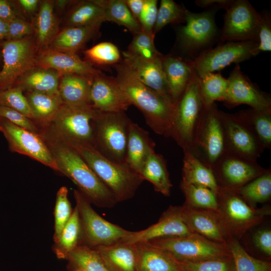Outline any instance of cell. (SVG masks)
<instances>
[{"label": "cell", "mask_w": 271, "mask_h": 271, "mask_svg": "<svg viewBox=\"0 0 271 271\" xmlns=\"http://www.w3.org/2000/svg\"><path fill=\"white\" fill-rule=\"evenodd\" d=\"M187 9L173 0H162L153 30V34L160 31L169 24L185 23Z\"/></svg>", "instance_id": "cell-45"}, {"label": "cell", "mask_w": 271, "mask_h": 271, "mask_svg": "<svg viewBox=\"0 0 271 271\" xmlns=\"http://www.w3.org/2000/svg\"><path fill=\"white\" fill-rule=\"evenodd\" d=\"M248 203H262L271 197V172L266 171L242 186L234 189Z\"/></svg>", "instance_id": "cell-40"}, {"label": "cell", "mask_w": 271, "mask_h": 271, "mask_svg": "<svg viewBox=\"0 0 271 271\" xmlns=\"http://www.w3.org/2000/svg\"><path fill=\"white\" fill-rule=\"evenodd\" d=\"M0 117L21 128L36 133H39V129L35 122L16 110L0 106Z\"/></svg>", "instance_id": "cell-50"}, {"label": "cell", "mask_w": 271, "mask_h": 271, "mask_svg": "<svg viewBox=\"0 0 271 271\" xmlns=\"http://www.w3.org/2000/svg\"><path fill=\"white\" fill-rule=\"evenodd\" d=\"M124 2L131 14L139 21L145 0H124Z\"/></svg>", "instance_id": "cell-56"}, {"label": "cell", "mask_w": 271, "mask_h": 271, "mask_svg": "<svg viewBox=\"0 0 271 271\" xmlns=\"http://www.w3.org/2000/svg\"><path fill=\"white\" fill-rule=\"evenodd\" d=\"M68 192L67 188L62 186L57 193L54 209V241L55 243L58 241L62 230L72 213L71 204L68 198Z\"/></svg>", "instance_id": "cell-48"}, {"label": "cell", "mask_w": 271, "mask_h": 271, "mask_svg": "<svg viewBox=\"0 0 271 271\" xmlns=\"http://www.w3.org/2000/svg\"><path fill=\"white\" fill-rule=\"evenodd\" d=\"M74 271H83V270H75Z\"/></svg>", "instance_id": "cell-62"}, {"label": "cell", "mask_w": 271, "mask_h": 271, "mask_svg": "<svg viewBox=\"0 0 271 271\" xmlns=\"http://www.w3.org/2000/svg\"><path fill=\"white\" fill-rule=\"evenodd\" d=\"M74 197L80 217L81 237L91 247L108 245L120 241L131 231L113 224L98 214L90 202L79 190H74Z\"/></svg>", "instance_id": "cell-10"}, {"label": "cell", "mask_w": 271, "mask_h": 271, "mask_svg": "<svg viewBox=\"0 0 271 271\" xmlns=\"http://www.w3.org/2000/svg\"><path fill=\"white\" fill-rule=\"evenodd\" d=\"M155 35L143 30L133 35V39L127 47V51L138 57L154 60L162 56L154 44Z\"/></svg>", "instance_id": "cell-47"}, {"label": "cell", "mask_w": 271, "mask_h": 271, "mask_svg": "<svg viewBox=\"0 0 271 271\" xmlns=\"http://www.w3.org/2000/svg\"><path fill=\"white\" fill-rule=\"evenodd\" d=\"M254 242L257 247L266 255H271V231L262 229L258 231L254 236Z\"/></svg>", "instance_id": "cell-54"}, {"label": "cell", "mask_w": 271, "mask_h": 271, "mask_svg": "<svg viewBox=\"0 0 271 271\" xmlns=\"http://www.w3.org/2000/svg\"><path fill=\"white\" fill-rule=\"evenodd\" d=\"M34 28L28 22L16 17L8 22V30L6 38L8 40H19L32 34Z\"/></svg>", "instance_id": "cell-53"}, {"label": "cell", "mask_w": 271, "mask_h": 271, "mask_svg": "<svg viewBox=\"0 0 271 271\" xmlns=\"http://www.w3.org/2000/svg\"><path fill=\"white\" fill-rule=\"evenodd\" d=\"M97 111L91 104L63 103L52 121L41 127H46L66 142L93 146V120Z\"/></svg>", "instance_id": "cell-7"}, {"label": "cell", "mask_w": 271, "mask_h": 271, "mask_svg": "<svg viewBox=\"0 0 271 271\" xmlns=\"http://www.w3.org/2000/svg\"><path fill=\"white\" fill-rule=\"evenodd\" d=\"M66 143L81 157L111 192L117 202L131 198L144 180L126 163H117L110 161L92 146Z\"/></svg>", "instance_id": "cell-3"}, {"label": "cell", "mask_w": 271, "mask_h": 271, "mask_svg": "<svg viewBox=\"0 0 271 271\" xmlns=\"http://www.w3.org/2000/svg\"><path fill=\"white\" fill-rule=\"evenodd\" d=\"M0 132H2V126L1 121V118H0Z\"/></svg>", "instance_id": "cell-61"}, {"label": "cell", "mask_w": 271, "mask_h": 271, "mask_svg": "<svg viewBox=\"0 0 271 271\" xmlns=\"http://www.w3.org/2000/svg\"><path fill=\"white\" fill-rule=\"evenodd\" d=\"M180 188L184 194V205L190 207L209 210L219 213L217 194L210 189L181 181Z\"/></svg>", "instance_id": "cell-37"}, {"label": "cell", "mask_w": 271, "mask_h": 271, "mask_svg": "<svg viewBox=\"0 0 271 271\" xmlns=\"http://www.w3.org/2000/svg\"><path fill=\"white\" fill-rule=\"evenodd\" d=\"M205 106L200 89V78L195 73L175 103L174 119L169 136L183 151H193Z\"/></svg>", "instance_id": "cell-4"}, {"label": "cell", "mask_w": 271, "mask_h": 271, "mask_svg": "<svg viewBox=\"0 0 271 271\" xmlns=\"http://www.w3.org/2000/svg\"><path fill=\"white\" fill-rule=\"evenodd\" d=\"M132 120L124 112L97 111L93 120V147L110 161L125 163L128 128Z\"/></svg>", "instance_id": "cell-6"}, {"label": "cell", "mask_w": 271, "mask_h": 271, "mask_svg": "<svg viewBox=\"0 0 271 271\" xmlns=\"http://www.w3.org/2000/svg\"><path fill=\"white\" fill-rule=\"evenodd\" d=\"M217 8L214 7L199 13L186 10L185 25L177 30V43L182 54L180 57L193 61L217 42H220L221 31L215 21Z\"/></svg>", "instance_id": "cell-5"}, {"label": "cell", "mask_w": 271, "mask_h": 271, "mask_svg": "<svg viewBox=\"0 0 271 271\" xmlns=\"http://www.w3.org/2000/svg\"><path fill=\"white\" fill-rule=\"evenodd\" d=\"M225 11L220 43L248 41L258 43L261 15L248 1L233 0Z\"/></svg>", "instance_id": "cell-13"}, {"label": "cell", "mask_w": 271, "mask_h": 271, "mask_svg": "<svg viewBox=\"0 0 271 271\" xmlns=\"http://www.w3.org/2000/svg\"><path fill=\"white\" fill-rule=\"evenodd\" d=\"M23 91L21 87L17 85L0 90V106L20 112L34 121L35 115L26 95L23 93Z\"/></svg>", "instance_id": "cell-46"}, {"label": "cell", "mask_w": 271, "mask_h": 271, "mask_svg": "<svg viewBox=\"0 0 271 271\" xmlns=\"http://www.w3.org/2000/svg\"><path fill=\"white\" fill-rule=\"evenodd\" d=\"M92 77L77 74L62 75L59 93L64 103L71 105L91 104L90 92Z\"/></svg>", "instance_id": "cell-28"}, {"label": "cell", "mask_w": 271, "mask_h": 271, "mask_svg": "<svg viewBox=\"0 0 271 271\" xmlns=\"http://www.w3.org/2000/svg\"><path fill=\"white\" fill-rule=\"evenodd\" d=\"M183 153L182 181L208 188L217 194L220 187L211 168L190 152Z\"/></svg>", "instance_id": "cell-30"}, {"label": "cell", "mask_w": 271, "mask_h": 271, "mask_svg": "<svg viewBox=\"0 0 271 271\" xmlns=\"http://www.w3.org/2000/svg\"><path fill=\"white\" fill-rule=\"evenodd\" d=\"M36 45L40 51L49 48L58 33V20L52 1H44L40 7L35 24Z\"/></svg>", "instance_id": "cell-33"}, {"label": "cell", "mask_w": 271, "mask_h": 271, "mask_svg": "<svg viewBox=\"0 0 271 271\" xmlns=\"http://www.w3.org/2000/svg\"><path fill=\"white\" fill-rule=\"evenodd\" d=\"M136 244L137 271H183L179 261L166 251L147 242Z\"/></svg>", "instance_id": "cell-27"}, {"label": "cell", "mask_w": 271, "mask_h": 271, "mask_svg": "<svg viewBox=\"0 0 271 271\" xmlns=\"http://www.w3.org/2000/svg\"><path fill=\"white\" fill-rule=\"evenodd\" d=\"M38 49L29 37L7 40L3 45V66L0 71V90L14 86L18 80L36 67Z\"/></svg>", "instance_id": "cell-14"}, {"label": "cell", "mask_w": 271, "mask_h": 271, "mask_svg": "<svg viewBox=\"0 0 271 271\" xmlns=\"http://www.w3.org/2000/svg\"><path fill=\"white\" fill-rule=\"evenodd\" d=\"M217 196L219 214L230 237L240 236L270 213L269 208H253L233 189L220 187Z\"/></svg>", "instance_id": "cell-9"}, {"label": "cell", "mask_w": 271, "mask_h": 271, "mask_svg": "<svg viewBox=\"0 0 271 271\" xmlns=\"http://www.w3.org/2000/svg\"><path fill=\"white\" fill-rule=\"evenodd\" d=\"M161 64L172 100L175 104L195 74L192 61L169 54L162 56Z\"/></svg>", "instance_id": "cell-24"}, {"label": "cell", "mask_w": 271, "mask_h": 271, "mask_svg": "<svg viewBox=\"0 0 271 271\" xmlns=\"http://www.w3.org/2000/svg\"><path fill=\"white\" fill-rule=\"evenodd\" d=\"M70 3L69 1L61 0L56 1L55 2L56 7L59 9H63L67 7L68 4Z\"/></svg>", "instance_id": "cell-60"}, {"label": "cell", "mask_w": 271, "mask_h": 271, "mask_svg": "<svg viewBox=\"0 0 271 271\" xmlns=\"http://www.w3.org/2000/svg\"><path fill=\"white\" fill-rule=\"evenodd\" d=\"M66 259L75 270L109 271L98 252L85 244H79L68 253Z\"/></svg>", "instance_id": "cell-38"}, {"label": "cell", "mask_w": 271, "mask_h": 271, "mask_svg": "<svg viewBox=\"0 0 271 271\" xmlns=\"http://www.w3.org/2000/svg\"><path fill=\"white\" fill-rule=\"evenodd\" d=\"M19 2L24 9L29 13L35 11L39 3L38 0H20Z\"/></svg>", "instance_id": "cell-58"}, {"label": "cell", "mask_w": 271, "mask_h": 271, "mask_svg": "<svg viewBox=\"0 0 271 271\" xmlns=\"http://www.w3.org/2000/svg\"><path fill=\"white\" fill-rule=\"evenodd\" d=\"M228 80L227 93L223 101L227 107L244 104L254 109L271 112L270 96L241 72L238 64L231 72Z\"/></svg>", "instance_id": "cell-18"}, {"label": "cell", "mask_w": 271, "mask_h": 271, "mask_svg": "<svg viewBox=\"0 0 271 271\" xmlns=\"http://www.w3.org/2000/svg\"><path fill=\"white\" fill-rule=\"evenodd\" d=\"M157 3V0H145L139 22L142 30L147 32L153 33L158 13Z\"/></svg>", "instance_id": "cell-52"}, {"label": "cell", "mask_w": 271, "mask_h": 271, "mask_svg": "<svg viewBox=\"0 0 271 271\" xmlns=\"http://www.w3.org/2000/svg\"><path fill=\"white\" fill-rule=\"evenodd\" d=\"M100 27H67L58 32L48 48L76 53L99 33Z\"/></svg>", "instance_id": "cell-29"}, {"label": "cell", "mask_w": 271, "mask_h": 271, "mask_svg": "<svg viewBox=\"0 0 271 271\" xmlns=\"http://www.w3.org/2000/svg\"><path fill=\"white\" fill-rule=\"evenodd\" d=\"M81 232L79 214L75 207L55 243L54 251L58 258L66 259L68 253L79 244Z\"/></svg>", "instance_id": "cell-39"}, {"label": "cell", "mask_w": 271, "mask_h": 271, "mask_svg": "<svg viewBox=\"0 0 271 271\" xmlns=\"http://www.w3.org/2000/svg\"><path fill=\"white\" fill-rule=\"evenodd\" d=\"M17 17L9 3L5 0H0V19L9 22Z\"/></svg>", "instance_id": "cell-57"}, {"label": "cell", "mask_w": 271, "mask_h": 271, "mask_svg": "<svg viewBox=\"0 0 271 271\" xmlns=\"http://www.w3.org/2000/svg\"><path fill=\"white\" fill-rule=\"evenodd\" d=\"M233 0H197L195 4L201 8H207L213 6L226 10Z\"/></svg>", "instance_id": "cell-55"}, {"label": "cell", "mask_w": 271, "mask_h": 271, "mask_svg": "<svg viewBox=\"0 0 271 271\" xmlns=\"http://www.w3.org/2000/svg\"><path fill=\"white\" fill-rule=\"evenodd\" d=\"M258 43L255 41L225 42L202 53L192 63L201 78L209 73L222 70L232 63L238 64L256 56Z\"/></svg>", "instance_id": "cell-12"}, {"label": "cell", "mask_w": 271, "mask_h": 271, "mask_svg": "<svg viewBox=\"0 0 271 271\" xmlns=\"http://www.w3.org/2000/svg\"><path fill=\"white\" fill-rule=\"evenodd\" d=\"M202 96L206 106L216 101H223L228 86V79L218 73H209L200 78Z\"/></svg>", "instance_id": "cell-43"}, {"label": "cell", "mask_w": 271, "mask_h": 271, "mask_svg": "<svg viewBox=\"0 0 271 271\" xmlns=\"http://www.w3.org/2000/svg\"><path fill=\"white\" fill-rule=\"evenodd\" d=\"M122 61L143 83L172 101L162 67V56L154 60L146 59L127 50L122 52Z\"/></svg>", "instance_id": "cell-23"}, {"label": "cell", "mask_w": 271, "mask_h": 271, "mask_svg": "<svg viewBox=\"0 0 271 271\" xmlns=\"http://www.w3.org/2000/svg\"><path fill=\"white\" fill-rule=\"evenodd\" d=\"M84 54L90 64L115 65L121 61L120 51L116 45L109 42L98 43L85 50Z\"/></svg>", "instance_id": "cell-44"}, {"label": "cell", "mask_w": 271, "mask_h": 271, "mask_svg": "<svg viewBox=\"0 0 271 271\" xmlns=\"http://www.w3.org/2000/svg\"><path fill=\"white\" fill-rule=\"evenodd\" d=\"M92 248L99 254L109 271H137L136 243L119 241Z\"/></svg>", "instance_id": "cell-26"}, {"label": "cell", "mask_w": 271, "mask_h": 271, "mask_svg": "<svg viewBox=\"0 0 271 271\" xmlns=\"http://www.w3.org/2000/svg\"><path fill=\"white\" fill-rule=\"evenodd\" d=\"M193 233L185 222L181 206H171L158 221L148 228L139 231H131L120 241L138 243L161 238L181 236Z\"/></svg>", "instance_id": "cell-19"}, {"label": "cell", "mask_w": 271, "mask_h": 271, "mask_svg": "<svg viewBox=\"0 0 271 271\" xmlns=\"http://www.w3.org/2000/svg\"><path fill=\"white\" fill-rule=\"evenodd\" d=\"M212 170L219 187L237 189L263 174L257 160L225 152Z\"/></svg>", "instance_id": "cell-17"}, {"label": "cell", "mask_w": 271, "mask_h": 271, "mask_svg": "<svg viewBox=\"0 0 271 271\" xmlns=\"http://www.w3.org/2000/svg\"><path fill=\"white\" fill-rule=\"evenodd\" d=\"M250 126L265 149L271 148V112L249 108L237 112Z\"/></svg>", "instance_id": "cell-42"}, {"label": "cell", "mask_w": 271, "mask_h": 271, "mask_svg": "<svg viewBox=\"0 0 271 271\" xmlns=\"http://www.w3.org/2000/svg\"><path fill=\"white\" fill-rule=\"evenodd\" d=\"M261 20L258 39V44L256 49V55L260 52L271 50V19L270 14L263 12L260 13Z\"/></svg>", "instance_id": "cell-51"}, {"label": "cell", "mask_w": 271, "mask_h": 271, "mask_svg": "<svg viewBox=\"0 0 271 271\" xmlns=\"http://www.w3.org/2000/svg\"><path fill=\"white\" fill-rule=\"evenodd\" d=\"M36 67L50 69L60 74H77L93 77L100 72L76 53L50 48L40 51L36 59Z\"/></svg>", "instance_id": "cell-22"}, {"label": "cell", "mask_w": 271, "mask_h": 271, "mask_svg": "<svg viewBox=\"0 0 271 271\" xmlns=\"http://www.w3.org/2000/svg\"><path fill=\"white\" fill-rule=\"evenodd\" d=\"M141 176L151 183L156 191L169 196L172 187L165 159L153 151L151 153L142 168Z\"/></svg>", "instance_id": "cell-34"}, {"label": "cell", "mask_w": 271, "mask_h": 271, "mask_svg": "<svg viewBox=\"0 0 271 271\" xmlns=\"http://www.w3.org/2000/svg\"><path fill=\"white\" fill-rule=\"evenodd\" d=\"M183 271H234L232 257L200 261H179Z\"/></svg>", "instance_id": "cell-49"}, {"label": "cell", "mask_w": 271, "mask_h": 271, "mask_svg": "<svg viewBox=\"0 0 271 271\" xmlns=\"http://www.w3.org/2000/svg\"><path fill=\"white\" fill-rule=\"evenodd\" d=\"M2 132L11 152L22 154L59 172L48 147L39 133L21 128L1 118Z\"/></svg>", "instance_id": "cell-16"}, {"label": "cell", "mask_w": 271, "mask_h": 271, "mask_svg": "<svg viewBox=\"0 0 271 271\" xmlns=\"http://www.w3.org/2000/svg\"><path fill=\"white\" fill-rule=\"evenodd\" d=\"M104 11L106 21L127 28L133 35L142 31L141 26L126 6L124 0H96Z\"/></svg>", "instance_id": "cell-36"}, {"label": "cell", "mask_w": 271, "mask_h": 271, "mask_svg": "<svg viewBox=\"0 0 271 271\" xmlns=\"http://www.w3.org/2000/svg\"><path fill=\"white\" fill-rule=\"evenodd\" d=\"M90 101L95 109L101 112H124L131 105L115 78L100 71L92 77Z\"/></svg>", "instance_id": "cell-20"}, {"label": "cell", "mask_w": 271, "mask_h": 271, "mask_svg": "<svg viewBox=\"0 0 271 271\" xmlns=\"http://www.w3.org/2000/svg\"><path fill=\"white\" fill-rule=\"evenodd\" d=\"M184 219L193 233L214 242L226 244L229 235L219 213L202 209L181 206Z\"/></svg>", "instance_id": "cell-21"}, {"label": "cell", "mask_w": 271, "mask_h": 271, "mask_svg": "<svg viewBox=\"0 0 271 271\" xmlns=\"http://www.w3.org/2000/svg\"><path fill=\"white\" fill-rule=\"evenodd\" d=\"M155 143L149 132L131 121L128 131L125 163L140 175L148 157L155 150Z\"/></svg>", "instance_id": "cell-25"}, {"label": "cell", "mask_w": 271, "mask_h": 271, "mask_svg": "<svg viewBox=\"0 0 271 271\" xmlns=\"http://www.w3.org/2000/svg\"><path fill=\"white\" fill-rule=\"evenodd\" d=\"M105 21L104 11L96 0L78 3L67 17V27L101 26Z\"/></svg>", "instance_id": "cell-35"}, {"label": "cell", "mask_w": 271, "mask_h": 271, "mask_svg": "<svg viewBox=\"0 0 271 271\" xmlns=\"http://www.w3.org/2000/svg\"><path fill=\"white\" fill-rule=\"evenodd\" d=\"M225 152L257 160L265 149L250 126L238 114L220 110Z\"/></svg>", "instance_id": "cell-15"}, {"label": "cell", "mask_w": 271, "mask_h": 271, "mask_svg": "<svg viewBox=\"0 0 271 271\" xmlns=\"http://www.w3.org/2000/svg\"><path fill=\"white\" fill-rule=\"evenodd\" d=\"M226 245L232 257L234 271H271L269 263L250 255L233 237L228 238Z\"/></svg>", "instance_id": "cell-41"}, {"label": "cell", "mask_w": 271, "mask_h": 271, "mask_svg": "<svg viewBox=\"0 0 271 271\" xmlns=\"http://www.w3.org/2000/svg\"><path fill=\"white\" fill-rule=\"evenodd\" d=\"M115 66V80L130 104L142 112L154 132L169 137L175 104L143 83L122 61Z\"/></svg>", "instance_id": "cell-2"}, {"label": "cell", "mask_w": 271, "mask_h": 271, "mask_svg": "<svg viewBox=\"0 0 271 271\" xmlns=\"http://www.w3.org/2000/svg\"><path fill=\"white\" fill-rule=\"evenodd\" d=\"M26 97L35 115L38 127L48 125L63 104L60 95L28 91Z\"/></svg>", "instance_id": "cell-32"}, {"label": "cell", "mask_w": 271, "mask_h": 271, "mask_svg": "<svg viewBox=\"0 0 271 271\" xmlns=\"http://www.w3.org/2000/svg\"><path fill=\"white\" fill-rule=\"evenodd\" d=\"M59 172L69 178L90 203L110 208L117 203L113 194L99 179L81 157L68 144L46 127H39Z\"/></svg>", "instance_id": "cell-1"}, {"label": "cell", "mask_w": 271, "mask_h": 271, "mask_svg": "<svg viewBox=\"0 0 271 271\" xmlns=\"http://www.w3.org/2000/svg\"><path fill=\"white\" fill-rule=\"evenodd\" d=\"M61 76L54 70L35 67L18 80L17 85L23 90L59 95V84Z\"/></svg>", "instance_id": "cell-31"}, {"label": "cell", "mask_w": 271, "mask_h": 271, "mask_svg": "<svg viewBox=\"0 0 271 271\" xmlns=\"http://www.w3.org/2000/svg\"><path fill=\"white\" fill-rule=\"evenodd\" d=\"M8 30V22L0 19V41L6 38Z\"/></svg>", "instance_id": "cell-59"}, {"label": "cell", "mask_w": 271, "mask_h": 271, "mask_svg": "<svg viewBox=\"0 0 271 271\" xmlns=\"http://www.w3.org/2000/svg\"><path fill=\"white\" fill-rule=\"evenodd\" d=\"M147 242L169 253L179 261L196 262L231 256L226 244L214 242L196 233Z\"/></svg>", "instance_id": "cell-8"}, {"label": "cell", "mask_w": 271, "mask_h": 271, "mask_svg": "<svg viewBox=\"0 0 271 271\" xmlns=\"http://www.w3.org/2000/svg\"><path fill=\"white\" fill-rule=\"evenodd\" d=\"M225 152L224 128L215 103L206 106L192 153L210 168Z\"/></svg>", "instance_id": "cell-11"}]
</instances>
